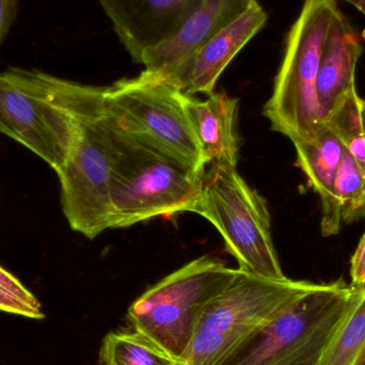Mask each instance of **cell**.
<instances>
[{
  "instance_id": "1",
  "label": "cell",
  "mask_w": 365,
  "mask_h": 365,
  "mask_svg": "<svg viewBox=\"0 0 365 365\" xmlns=\"http://www.w3.org/2000/svg\"><path fill=\"white\" fill-rule=\"evenodd\" d=\"M105 89L42 71L8 68L0 73V133L57 173L72 152L85 118L104 102Z\"/></svg>"
},
{
  "instance_id": "2",
  "label": "cell",
  "mask_w": 365,
  "mask_h": 365,
  "mask_svg": "<svg viewBox=\"0 0 365 365\" xmlns=\"http://www.w3.org/2000/svg\"><path fill=\"white\" fill-rule=\"evenodd\" d=\"M365 287L319 284L217 365H319L326 347Z\"/></svg>"
},
{
  "instance_id": "3",
  "label": "cell",
  "mask_w": 365,
  "mask_h": 365,
  "mask_svg": "<svg viewBox=\"0 0 365 365\" xmlns=\"http://www.w3.org/2000/svg\"><path fill=\"white\" fill-rule=\"evenodd\" d=\"M113 130L117 154L110 181V229L192 212L201 195L206 171L193 170Z\"/></svg>"
},
{
  "instance_id": "4",
  "label": "cell",
  "mask_w": 365,
  "mask_h": 365,
  "mask_svg": "<svg viewBox=\"0 0 365 365\" xmlns=\"http://www.w3.org/2000/svg\"><path fill=\"white\" fill-rule=\"evenodd\" d=\"M319 287L309 281L262 278L238 269L233 282L202 313L178 365H217L285 309Z\"/></svg>"
},
{
  "instance_id": "5",
  "label": "cell",
  "mask_w": 365,
  "mask_h": 365,
  "mask_svg": "<svg viewBox=\"0 0 365 365\" xmlns=\"http://www.w3.org/2000/svg\"><path fill=\"white\" fill-rule=\"evenodd\" d=\"M217 257L204 255L189 262L135 300L126 319L180 364L192 342L202 313L237 276Z\"/></svg>"
},
{
  "instance_id": "6",
  "label": "cell",
  "mask_w": 365,
  "mask_h": 365,
  "mask_svg": "<svg viewBox=\"0 0 365 365\" xmlns=\"http://www.w3.org/2000/svg\"><path fill=\"white\" fill-rule=\"evenodd\" d=\"M338 0H304L287 36L284 57L263 113L292 143L312 135L325 121L317 98L319 61Z\"/></svg>"
},
{
  "instance_id": "7",
  "label": "cell",
  "mask_w": 365,
  "mask_h": 365,
  "mask_svg": "<svg viewBox=\"0 0 365 365\" xmlns=\"http://www.w3.org/2000/svg\"><path fill=\"white\" fill-rule=\"evenodd\" d=\"M181 89L141 73L105 89V113L117 132L195 171L206 166Z\"/></svg>"
},
{
  "instance_id": "8",
  "label": "cell",
  "mask_w": 365,
  "mask_h": 365,
  "mask_svg": "<svg viewBox=\"0 0 365 365\" xmlns=\"http://www.w3.org/2000/svg\"><path fill=\"white\" fill-rule=\"evenodd\" d=\"M210 166L192 212L218 230L238 269L274 280L287 278L274 246L265 199L238 175L236 167Z\"/></svg>"
},
{
  "instance_id": "9",
  "label": "cell",
  "mask_w": 365,
  "mask_h": 365,
  "mask_svg": "<svg viewBox=\"0 0 365 365\" xmlns=\"http://www.w3.org/2000/svg\"><path fill=\"white\" fill-rule=\"evenodd\" d=\"M115 154V130L103 102L85 118L72 152L56 173L64 216L71 229L89 240L110 229V181Z\"/></svg>"
},
{
  "instance_id": "10",
  "label": "cell",
  "mask_w": 365,
  "mask_h": 365,
  "mask_svg": "<svg viewBox=\"0 0 365 365\" xmlns=\"http://www.w3.org/2000/svg\"><path fill=\"white\" fill-rule=\"evenodd\" d=\"M133 61L173 38L203 0H98Z\"/></svg>"
},
{
  "instance_id": "11",
  "label": "cell",
  "mask_w": 365,
  "mask_h": 365,
  "mask_svg": "<svg viewBox=\"0 0 365 365\" xmlns=\"http://www.w3.org/2000/svg\"><path fill=\"white\" fill-rule=\"evenodd\" d=\"M255 1L203 0L173 38L143 55V72L168 81L200 47L242 16Z\"/></svg>"
},
{
  "instance_id": "12",
  "label": "cell",
  "mask_w": 365,
  "mask_h": 365,
  "mask_svg": "<svg viewBox=\"0 0 365 365\" xmlns=\"http://www.w3.org/2000/svg\"><path fill=\"white\" fill-rule=\"evenodd\" d=\"M267 19L259 1L253 2L242 16L200 47L166 83L187 96L212 93L223 71L265 26Z\"/></svg>"
},
{
  "instance_id": "13",
  "label": "cell",
  "mask_w": 365,
  "mask_h": 365,
  "mask_svg": "<svg viewBox=\"0 0 365 365\" xmlns=\"http://www.w3.org/2000/svg\"><path fill=\"white\" fill-rule=\"evenodd\" d=\"M364 53L361 40L338 9L326 38L319 61L317 92L324 115L357 90L356 70Z\"/></svg>"
},
{
  "instance_id": "14",
  "label": "cell",
  "mask_w": 365,
  "mask_h": 365,
  "mask_svg": "<svg viewBox=\"0 0 365 365\" xmlns=\"http://www.w3.org/2000/svg\"><path fill=\"white\" fill-rule=\"evenodd\" d=\"M297 165L322 201V233L336 235L342 227L334 197V182L342 162L344 147L324 123L307 138L294 141Z\"/></svg>"
},
{
  "instance_id": "15",
  "label": "cell",
  "mask_w": 365,
  "mask_h": 365,
  "mask_svg": "<svg viewBox=\"0 0 365 365\" xmlns=\"http://www.w3.org/2000/svg\"><path fill=\"white\" fill-rule=\"evenodd\" d=\"M186 108L205 164L236 167L240 150L237 98L225 92H212L205 101L187 96Z\"/></svg>"
},
{
  "instance_id": "16",
  "label": "cell",
  "mask_w": 365,
  "mask_h": 365,
  "mask_svg": "<svg viewBox=\"0 0 365 365\" xmlns=\"http://www.w3.org/2000/svg\"><path fill=\"white\" fill-rule=\"evenodd\" d=\"M98 362L100 365H178L158 345L133 329L106 334Z\"/></svg>"
},
{
  "instance_id": "17",
  "label": "cell",
  "mask_w": 365,
  "mask_h": 365,
  "mask_svg": "<svg viewBox=\"0 0 365 365\" xmlns=\"http://www.w3.org/2000/svg\"><path fill=\"white\" fill-rule=\"evenodd\" d=\"M365 351V289L326 347L319 365H359Z\"/></svg>"
},
{
  "instance_id": "18",
  "label": "cell",
  "mask_w": 365,
  "mask_h": 365,
  "mask_svg": "<svg viewBox=\"0 0 365 365\" xmlns=\"http://www.w3.org/2000/svg\"><path fill=\"white\" fill-rule=\"evenodd\" d=\"M334 197L342 223L365 216V171L345 149L334 182Z\"/></svg>"
},
{
  "instance_id": "19",
  "label": "cell",
  "mask_w": 365,
  "mask_h": 365,
  "mask_svg": "<svg viewBox=\"0 0 365 365\" xmlns=\"http://www.w3.org/2000/svg\"><path fill=\"white\" fill-rule=\"evenodd\" d=\"M0 311L32 319H44L38 298L12 274L0 266Z\"/></svg>"
},
{
  "instance_id": "20",
  "label": "cell",
  "mask_w": 365,
  "mask_h": 365,
  "mask_svg": "<svg viewBox=\"0 0 365 365\" xmlns=\"http://www.w3.org/2000/svg\"><path fill=\"white\" fill-rule=\"evenodd\" d=\"M351 284L365 287V232L351 257Z\"/></svg>"
},
{
  "instance_id": "21",
  "label": "cell",
  "mask_w": 365,
  "mask_h": 365,
  "mask_svg": "<svg viewBox=\"0 0 365 365\" xmlns=\"http://www.w3.org/2000/svg\"><path fill=\"white\" fill-rule=\"evenodd\" d=\"M19 0H0V47L4 44L17 13Z\"/></svg>"
},
{
  "instance_id": "22",
  "label": "cell",
  "mask_w": 365,
  "mask_h": 365,
  "mask_svg": "<svg viewBox=\"0 0 365 365\" xmlns=\"http://www.w3.org/2000/svg\"><path fill=\"white\" fill-rule=\"evenodd\" d=\"M343 1L355 6V8L359 10L365 16V0H343Z\"/></svg>"
},
{
  "instance_id": "23",
  "label": "cell",
  "mask_w": 365,
  "mask_h": 365,
  "mask_svg": "<svg viewBox=\"0 0 365 365\" xmlns=\"http://www.w3.org/2000/svg\"><path fill=\"white\" fill-rule=\"evenodd\" d=\"M359 365H365V351L364 355H362L361 360H360Z\"/></svg>"
}]
</instances>
